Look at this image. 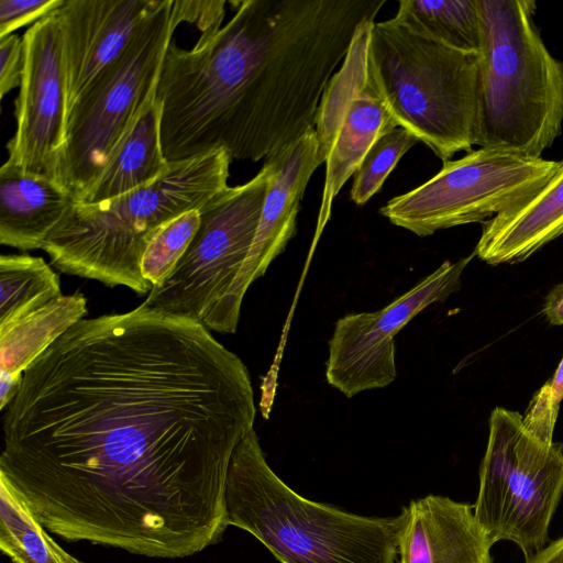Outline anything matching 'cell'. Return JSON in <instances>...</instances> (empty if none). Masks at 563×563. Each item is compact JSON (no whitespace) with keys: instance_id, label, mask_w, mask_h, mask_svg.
I'll use <instances>...</instances> for the list:
<instances>
[{"instance_id":"cell-18","label":"cell","mask_w":563,"mask_h":563,"mask_svg":"<svg viewBox=\"0 0 563 563\" xmlns=\"http://www.w3.org/2000/svg\"><path fill=\"white\" fill-rule=\"evenodd\" d=\"M168 166L161 144V107L154 97L77 201L98 203L117 198L155 181Z\"/></svg>"},{"instance_id":"cell-21","label":"cell","mask_w":563,"mask_h":563,"mask_svg":"<svg viewBox=\"0 0 563 563\" xmlns=\"http://www.w3.org/2000/svg\"><path fill=\"white\" fill-rule=\"evenodd\" d=\"M0 549L13 563H82L46 533L26 503L2 475Z\"/></svg>"},{"instance_id":"cell-4","label":"cell","mask_w":563,"mask_h":563,"mask_svg":"<svg viewBox=\"0 0 563 563\" xmlns=\"http://www.w3.org/2000/svg\"><path fill=\"white\" fill-rule=\"evenodd\" d=\"M478 147L541 157L563 125V63L543 43L532 0H477Z\"/></svg>"},{"instance_id":"cell-13","label":"cell","mask_w":563,"mask_h":563,"mask_svg":"<svg viewBox=\"0 0 563 563\" xmlns=\"http://www.w3.org/2000/svg\"><path fill=\"white\" fill-rule=\"evenodd\" d=\"M314 128L268 159L273 174L256 234L245 263L227 298L220 333H235L247 288L264 276L272 262L296 234L297 216L308 181L321 165Z\"/></svg>"},{"instance_id":"cell-9","label":"cell","mask_w":563,"mask_h":563,"mask_svg":"<svg viewBox=\"0 0 563 563\" xmlns=\"http://www.w3.org/2000/svg\"><path fill=\"white\" fill-rule=\"evenodd\" d=\"M559 162L482 146L443 163L432 178L390 199L379 212L418 236L485 222L532 197Z\"/></svg>"},{"instance_id":"cell-28","label":"cell","mask_w":563,"mask_h":563,"mask_svg":"<svg viewBox=\"0 0 563 563\" xmlns=\"http://www.w3.org/2000/svg\"><path fill=\"white\" fill-rule=\"evenodd\" d=\"M24 68L23 38L15 34L0 38V97L20 86Z\"/></svg>"},{"instance_id":"cell-10","label":"cell","mask_w":563,"mask_h":563,"mask_svg":"<svg viewBox=\"0 0 563 563\" xmlns=\"http://www.w3.org/2000/svg\"><path fill=\"white\" fill-rule=\"evenodd\" d=\"M373 24L374 20H366L358 25L316 113L317 157L327 166L314 242L331 217L334 198L354 175L368 148L379 136L398 126L374 75Z\"/></svg>"},{"instance_id":"cell-25","label":"cell","mask_w":563,"mask_h":563,"mask_svg":"<svg viewBox=\"0 0 563 563\" xmlns=\"http://www.w3.org/2000/svg\"><path fill=\"white\" fill-rule=\"evenodd\" d=\"M224 5V0H173L172 25L176 29L181 22L196 23L200 37L211 36L222 27Z\"/></svg>"},{"instance_id":"cell-6","label":"cell","mask_w":563,"mask_h":563,"mask_svg":"<svg viewBox=\"0 0 563 563\" xmlns=\"http://www.w3.org/2000/svg\"><path fill=\"white\" fill-rule=\"evenodd\" d=\"M173 0L137 30L122 55L68 110L55 180L76 199L97 179L112 153L155 97L175 31Z\"/></svg>"},{"instance_id":"cell-20","label":"cell","mask_w":563,"mask_h":563,"mask_svg":"<svg viewBox=\"0 0 563 563\" xmlns=\"http://www.w3.org/2000/svg\"><path fill=\"white\" fill-rule=\"evenodd\" d=\"M393 20L444 46L466 53L479 51L477 0H401Z\"/></svg>"},{"instance_id":"cell-29","label":"cell","mask_w":563,"mask_h":563,"mask_svg":"<svg viewBox=\"0 0 563 563\" xmlns=\"http://www.w3.org/2000/svg\"><path fill=\"white\" fill-rule=\"evenodd\" d=\"M542 312L553 325L563 324V283L555 285L545 296Z\"/></svg>"},{"instance_id":"cell-2","label":"cell","mask_w":563,"mask_h":563,"mask_svg":"<svg viewBox=\"0 0 563 563\" xmlns=\"http://www.w3.org/2000/svg\"><path fill=\"white\" fill-rule=\"evenodd\" d=\"M231 161L227 151H214L169 163L158 179L117 198L76 201L42 250L62 273L145 295L153 288L141 272L148 242L165 223L225 189Z\"/></svg>"},{"instance_id":"cell-8","label":"cell","mask_w":563,"mask_h":563,"mask_svg":"<svg viewBox=\"0 0 563 563\" xmlns=\"http://www.w3.org/2000/svg\"><path fill=\"white\" fill-rule=\"evenodd\" d=\"M273 164L247 183L227 187L201 208L200 225L174 271L144 303L219 332L223 308L252 247Z\"/></svg>"},{"instance_id":"cell-24","label":"cell","mask_w":563,"mask_h":563,"mask_svg":"<svg viewBox=\"0 0 563 563\" xmlns=\"http://www.w3.org/2000/svg\"><path fill=\"white\" fill-rule=\"evenodd\" d=\"M200 225L198 209L165 223L148 242L141 262L143 277L154 287L174 271Z\"/></svg>"},{"instance_id":"cell-19","label":"cell","mask_w":563,"mask_h":563,"mask_svg":"<svg viewBox=\"0 0 563 563\" xmlns=\"http://www.w3.org/2000/svg\"><path fill=\"white\" fill-rule=\"evenodd\" d=\"M86 314L87 300L81 294L60 295L0 329V371L23 374Z\"/></svg>"},{"instance_id":"cell-5","label":"cell","mask_w":563,"mask_h":563,"mask_svg":"<svg viewBox=\"0 0 563 563\" xmlns=\"http://www.w3.org/2000/svg\"><path fill=\"white\" fill-rule=\"evenodd\" d=\"M374 75L398 126L443 163L478 145V56L422 37L393 19L374 22Z\"/></svg>"},{"instance_id":"cell-1","label":"cell","mask_w":563,"mask_h":563,"mask_svg":"<svg viewBox=\"0 0 563 563\" xmlns=\"http://www.w3.org/2000/svg\"><path fill=\"white\" fill-rule=\"evenodd\" d=\"M3 411L0 475L46 530L169 559L221 539L230 461L256 413L235 353L144 302L73 325Z\"/></svg>"},{"instance_id":"cell-7","label":"cell","mask_w":563,"mask_h":563,"mask_svg":"<svg viewBox=\"0 0 563 563\" xmlns=\"http://www.w3.org/2000/svg\"><path fill=\"white\" fill-rule=\"evenodd\" d=\"M478 475L474 515L493 543L511 541L526 558L545 545L563 496V444L539 439L519 412L496 407Z\"/></svg>"},{"instance_id":"cell-26","label":"cell","mask_w":563,"mask_h":563,"mask_svg":"<svg viewBox=\"0 0 563 563\" xmlns=\"http://www.w3.org/2000/svg\"><path fill=\"white\" fill-rule=\"evenodd\" d=\"M64 0H0V38L58 9Z\"/></svg>"},{"instance_id":"cell-3","label":"cell","mask_w":563,"mask_h":563,"mask_svg":"<svg viewBox=\"0 0 563 563\" xmlns=\"http://www.w3.org/2000/svg\"><path fill=\"white\" fill-rule=\"evenodd\" d=\"M225 512L280 563H396L401 515L364 517L301 497L269 467L254 429L232 454Z\"/></svg>"},{"instance_id":"cell-22","label":"cell","mask_w":563,"mask_h":563,"mask_svg":"<svg viewBox=\"0 0 563 563\" xmlns=\"http://www.w3.org/2000/svg\"><path fill=\"white\" fill-rule=\"evenodd\" d=\"M60 296L57 274L40 256H0V329Z\"/></svg>"},{"instance_id":"cell-17","label":"cell","mask_w":563,"mask_h":563,"mask_svg":"<svg viewBox=\"0 0 563 563\" xmlns=\"http://www.w3.org/2000/svg\"><path fill=\"white\" fill-rule=\"evenodd\" d=\"M75 196L54 178L0 168V243L22 251L42 249Z\"/></svg>"},{"instance_id":"cell-31","label":"cell","mask_w":563,"mask_h":563,"mask_svg":"<svg viewBox=\"0 0 563 563\" xmlns=\"http://www.w3.org/2000/svg\"><path fill=\"white\" fill-rule=\"evenodd\" d=\"M22 376L12 374L5 371H0V409L4 408L11 402L19 391Z\"/></svg>"},{"instance_id":"cell-23","label":"cell","mask_w":563,"mask_h":563,"mask_svg":"<svg viewBox=\"0 0 563 563\" xmlns=\"http://www.w3.org/2000/svg\"><path fill=\"white\" fill-rule=\"evenodd\" d=\"M418 142L416 135L400 126L379 136L353 175L351 199L357 206L365 205L382 188L402 155Z\"/></svg>"},{"instance_id":"cell-12","label":"cell","mask_w":563,"mask_h":563,"mask_svg":"<svg viewBox=\"0 0 563 563\" xmlns=\"http://www.w3.org/2000/svg\"><path fill=\"white\" fill-rule=\"evenodd\" d=\"M57 10V9H56ZM54 10L24 35V68L15 100L16 130L5 165L55 179L65 143L67 88L63 42Z\"/></svg>"},{"instance_id":"cell-15","label":"cell","mask_w":563,"mask_h":563,"mask_svg":"<svg viewBox=\"0 0 563 563\" xmlns=\"http://www.w3.org/2000/svg\"><path fill=\"white\" fill-rule=\"evenodd\" d=\"M398 563H493V541L473 505L428 495L401 511Z\"/></svg>"},{"instance_id":"cell-30","label":"cell","mask_w":563,"mask_h":563,"mask_svg":"<svg viewBox=\"0 0 563 563\" xmlns=\"http://www.w3.org/2000/svg\"><path fill=\"white\" fill-rule=\"evenodd\" d=\"M526 563H563V536L528 555Z\"/></svg>"},{"instance_id":"cell-27","label":"cell","mask_w":563,"mask_h":563,"mask_svg":"<svg viewBox=\"0 0 563 563\" xmlns=\"http://www.w3.org/2000/svg\"><path fill=\"white\" fill-rule=\"evenodd\" d=\"M559 405L552 397L548 385H543L533 396L523 417L525 427L539 439L553 442V430Z\"/></svg>"},{"instance_id":"cell-11","label":"cell","mask_w":563,"mask_h":563,"mask_svg":"<svg viewBox=\"0 0 563 563\" xmlns=\"http://www.w3.org/2000/svg\"><path fill=\"white\" fill-rule=\"evenodd\" d=\"M474 256L473 252L456 262H443L380 310L340 318L329 340L325 362L329 385L351 398L391 384L397 375L395 335L423 309L443 302L455 292L463 271Z\"/></svg>"},{"instance_id":"cell-16","label":"cell","mask_w":563,"mask_h":563,"mask_svg":"<svg viewBox=\"0 0 563 563\" xmlns=\"http://www.w3.org/2000/svg\"><path fill=\"white\" fill-rule=\"evenodd\" d=\"M563 234V158L532 197L483 223L475 255L489 265L523 262Z\"/></svg>"},{"instance_id":"cell-14","label":"cell","mask_w":563,"mask_h":563,"mask_svg":"<svg viewBox=\"0 0 563 563\" xmlns=\"http://www.w3.org/2000/svg\"><path fill=\"white\" fill-rule=\"evenodd\" d=\"M162 2L64 0L56 12L63 42L68 110L122 55Z\"/></svg>"},{"instance_id":"cell-32","label":"cell","mask_w":563,"mask_h":563,"mask_svg":"<svg viewBox=\"0 0 563 563\" xmlns=\"http://www.w3.org/2000/svg\"><path fill=\"white\" fill-rule=\"evenodd\" d=\"M553 399L560 404L563 399V358L561 360L551 382L547 383Z\"/></svg>"}]
</instances>
